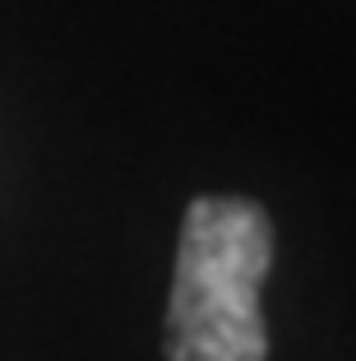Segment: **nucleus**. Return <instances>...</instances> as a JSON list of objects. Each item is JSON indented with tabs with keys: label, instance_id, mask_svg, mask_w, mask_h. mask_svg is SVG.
<instances>
[{
	"label": "nucleus",
	"instance_id": "nucleus-1",
	"mask_svg": "<svg viewBox=\"0 0 356 361\" xmlns=\"http://www.w3.org/2000/svg\"><path fill=\"white\" fill-rule=\"evenodd\" d=\"M278 232L259 200H190L167 306V361H269L259 287Z\"/></svg>",
	"mask_w": 356,
	"mask_h": 361
}]
</instances>
